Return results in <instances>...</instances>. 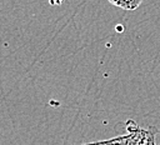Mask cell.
I'll use <instances>...</instances> for the list:
<instances>
[{"label":"cell","instance_id":"6da1fadb","mask_svg":"<svg viewBox=\"0 0 160 145\" xmlns=\"http://www.w3.org/2000/svg\"><path fill=\"white\" fill-rule=\"evenodd\" d=\"M109 1L118 8L131 11V10H136L140 6L142 0H109Z\"/></svg>","mask_w":160,"mask_h":145}]
</instances>
